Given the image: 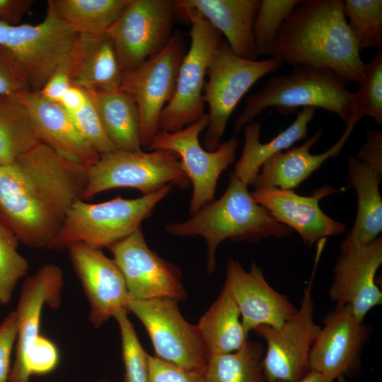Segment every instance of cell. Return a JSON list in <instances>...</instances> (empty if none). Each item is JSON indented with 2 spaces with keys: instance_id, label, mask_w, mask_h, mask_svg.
Wrapping results in <instances>:
<instances>
[{
  "instance_id": "7a4b0ae2",
  "label": "cell",
  "mask_w": 382,
  "mask_h": 382,
  "mask_svg": "<svg viewBox=\"0 0 382 382\" xmlns=\"http://www.w3.org/2000/svg\"><path fill=\"white\" fill-rule=\"evenodd\" d=\"M359 52L344 1L303 0L283 23L269 56L293 67L328 69L347 84L365 77L366 64Z\"/></svg>"
},
{
  "instance_id": "5bb4252c",
  "label": "cell",
  "mask_w": 382,
  "mask_h": 382,
  "mask_svg": "<svg viewBox=\"0 0 382 382\" xmlns=\"http://www.w3.org/2000/svg\"><path fill=\"white\" fill-rule=\"evenodd\" d=\"M174 1L131 0L108 32L123 72L161 51L172 37Z\"/></svg>"
},
{
  "instance_id": "52a82bcc",
  "label": "cell",
  "mask_w": 382,
  "mask_h": 382,
  "mask_svg": "<svg viewBox=\"0 0 382 382\" xmlns=\"http://www.w3.org/2000/svg\"><path fill=\"white\" fill-rule=\"evenodd\" d=\"M283 62L270 57L249 60L236 55L221 41L208 68L203 100L209 105L208 125L204 146L215 151L221 144L228 120L244 95L261 78L277 71Z\"/></svg>"
},
{
  "instance_id": "7c38bea8",
  "label": "cell",
  "mask_w": 382,
  "mask_h": 382,
  "mask_svg": "<svg viewBox=\"0 0 382 382\" xmlns=\"http://www.w3.org/2000/svg\"><path fill=\"white\" fill-rule=\"evenodd\" d=\"M185 54L183 37L177 33L158 53L136 69L123 72L119 90L138 108L141 146L145 149L158 132L161 113L174 95Z\"/></svg>"
},
{
  "instance_id": "6da1fadb",
  "label": "cell",
  "mask_w": 382,
  "mask_h": 382,
  "mask_svg": "<svg viewBox=\"0 0 382 382\" xmlns=\"http://www.w3.org/2000/svg\"><path fill=\"white\" fill-rule=\"evenodd\" d=\"M88 168L38 143L0 166V219L24 245L49 248L71 205L83 199Z\"/></svg>"
},
{
  "instance_id": "d590c367",
  "label": "cell",
  "mask_w": 382,
  "mask_h": 382,
  "mask_svg": "<svg viewBox=\"0 0 382 382\" xmlns=\"http://www.w3.org/2000/svg\"><path fill=\"white\" fill-rule=\"evenodd\" d=\"M127 311L122 310L114 317L117 321L121 334L125 382H148L149 354L143 349L127 317Z\"/></svg>"
},
{
  "instance_id": "9c48e42d",
  "label": "cell",
  "mask_w": 382,
  "mask_h": 382,
  "mask_svg": "<svg viewBox=\"0 0 382 382\" xmlns=\"http://www.w3.org/2000/svg\"><path fill=\"white\" fill-rule=\"evenodd\" d=\"M87 177L83 199L118 187L134 188L146 195L168 184L180 188L189 185L179 156L164 149L116 150L100 156L96 163L88 168Z\"/></svg>"
},
{
  "instance_id": "b9f144b4",
  "label": "cell",
  "mask_w": 382,
  "mask_h": 382,
  "mask_svg": "<svg viewBox=\"0 0 382 382\" xmlns=\"http://www.w3.org/2000/svg\"><path fill=\"white\" fill-rule=\"evenodd\" d=\"M70 69L71 58L69 54L61 62L38 93L47 100L58 103L66 90L71 86Z\"/></svg>"
},
{
  "instance_id": "8fae6325",
  "label": "cell",
  "mask_w": 382,
  "mask_h": 382,
  "mask_svg": "<svg viewBox=\"0 0 382 382\" xmlns=\"http://www.w3.org/2000/svg\"><path fill=\"white\" fill-rule=\"evenodd\" d=\"M208 115L183 129L168 132L158 131L146 151L164 149L175 152L193 187L190 202L192 215L214 200L216 187L221 173L236 159L239 141L236 137L221 143L213 151L204 149L199 141L200 133L207 128Z\"/></svg>"
},
{
  "instance_id": "f35d334b",
  "label": "cell",
  "mask_w": 382,
  "mask_h": 382,
  "mask_svg": "<svg viewBox=\"0 0 382 382\" xmlns=\"http://www.w3.org/2000/svg\"><path fill=\"white\" fill-rule=\"evenodd\" d=\"M148 382H206L204 372L186 369L156 356L148 357Z\"/></svg>"
},
{
  "instance_id": "9a60e30c",
  "label": "cell",
  "mask_w": 382,
  "mask_h": 382,
  "mask_svg": "<svg viewBox=\"0 0 382 382\" xmlns=\"http://www.w3.org/2000/svg\"><path fill=\"white\" fill-rule=\"evenodd\" d=\"M108 249L125 282L130 299L186 298L180 270L148 246L140 228Z\"/></svg>"
},
{
  "instance_id": "4fadbf2b",
  "label": "cell",
  "mask_w": 382,
  "mask_h": 382,
  "mask_svg": "<svg viewBox=\"0 0 382 382\" xmlns=\"http://www.w3.org/2000/svg\"><path fill=\"white\" fill-rule=\"evenodd\" d=\"M128 311L145 327L156 357L186 369L204 372L209 354L197 326L182 316L178 300L130 299Z\"/></svg>"
},
{
  "instance_id": "f1b7e54d",
  "label": "cell",
  "mask_w": 382,
  "mask_h": 382,
  "mask_svg": "<svg viewBox=\"0 0 382 382\" xmlns=\"http://www.w3.org/2000/svg\"><path fill=\"white\" fill-rule=\"evenodd\" d=\"M197 326L209 357L235 352L248 340L239 309L224 284Z\"/></svg>"
},
{
  "instance_id": "2e32d148",
  "label": "cell",
  "mask_w": 382,
  "mask_h": 382,
  "mask_svg": "<svg viewBox=\"0 0 382 382\" xmlns=\"http://www.w3.org/2000/svg\"><path fill=\"white\" fill-rule=\"evenodd\" d=\"M381 263V236L364 245L342 242L329 289L331 301L336 306H349L354 317L364 322L366 314L382 303V292L375 281Z\"/></svg>"
},
{
  "instance_id": "8992f818",
  "label": "cell",
  "mask_w": 382,
  "mask_h": 382,
  "mask_svg": "<svg viewBox=\"0 0 382 382\" xmlns=\"http://www.w3.org/2000/svg\"><path fill=\"white\" fill-rule=\"evenodd\" d=\"M78 35L47 9L42 22L10 25L0 20V46L11 54L26 89L40 92Z\"/></svg>"
},
{
  "instance_id": "cb8c5ba5",
  "label": "cell",
  "mask_w": 382,
  "mask_h": 382,
  "mask_svg": "<svg viewBox=\"0 0 382 382\" xmlns=\"http://www.w3.org/2000/svg\"><path fill=\"white\" fill-rule=\"evenodd\" d=\"M181 8L195 11L224 35L238 57L256 60L253 26L259 0H178Z\"/></svg>"
},
{
  "instance_id": "4dcf8cb0",
  "label": "cell",
  "mask_w": 382,
  "mask_h": 382,
  "mask_svg": "<svg viewBox=\"0 0 382 382\" xmlns=\"http://www.w3.org/2000/svg\"><path fill=\"white\" fill-rule=\"evenodd\" d=\"M264 349L247 340L239 349L209 357L204 375L206 382H267L262 360Z\"/></svg>"
},
{
  "instance_id": "7dc6e473",
  "label": "cell",
  "mask_w": 382,
  "mask_h": 382,
  "mask_svg": "<svg viewBox=\"0 0 382 382\" xmlns=\"http://www.w3.org/2000/svg\"><path fill=\"white\" fill-rule=\"evenodd\" d=\"M337 382H347L345 376H340L337 379Z\"/></svg>"
},
{
  "instance_id": "5b68a950",
  "label": "cell",
  "mask_w": 382,
  "mask_h": 382,
  "mask_svg": "<svg viewBox=\"0 0 382 382\" xmlns=\"http://www.w3.org/2000/svg\"><path fill=\"white\" fill-rule=\"evenodd\" d=\"M173 184L137 199L117 197L98 204L79 199L70 207L62 230L50 246L61 250L73 243L109 248L141 228Z\"/></svg>"
},
{
  "instance_id": "74e56055",
  "label": "cell",
  "mask_w": 382,
  "mask_h": 382,
  "mask_svg": "<svg viewBox=\"0 0 382 382\" xmlns=\"http://www.w3.org/2000/svg\"><path fill=\"white\" fill-rule=\"evenodd\" d=\"M69 115L83 140L100 156L117 150L107 136L88 96L84 105Z\"/></svg>"
},
{
  "instance_id": "4316f807",
  "label": "cell",
  "mask_w": 382,
  "mask_h": 382,
  "mask_svg": "<svg viewBox=\"0 0 382 382\" xmlns=\"http://www.w3.org/2000/svg\"><path fill=\"white\" fill-rule=\"evenodd\" d=\"M316 110L314 108L308 107L297 111L293 122L266 143L260 141V122L253 121L246 125L243 127L244 144L242 154L231 174L248 186L252 185L261 167L269 158L289 149L293 144L307 137L308 126L313 119Z\"/></svg>"
},
{
  "instance_id": "ac0fdd59",
  "label": "cell",
  "mask_w": 382,
  "mask_h": 382,
  "mask_svg": "<svg viewBox=\"0 0 382 382\" xmlns=\"http://www.w3.org/2000/svg\"><path fill=\"white\" fill-rule=\"evenodd\" d=\"M226 274L224 285L237 304L247 335L260 326L279 328L296 313L297 308L268 284L255 262L246 271L238 260L229 257Z\"/></svg>"
},
{
  "instance_id": "f6af8a7d",
  "label": "cell",
  "mask_w": 382,
  "mask_h": 382,
  "mask_svg": "<svg viewBox=\"0 0 382 382\" xmlns=\"http://www.w3.org/2000/svg\"><path fill=\"white\" fill-rule=\"evenodd\" d=\"M88 99L86 92L75 86H71L58 103L69 113H74L80 110Z\"/></svg>"
},
{
  "instance_id": "60d3db41",
  "label": "cell",
  "mask_w": 382,
  "mask_h": 382,
  "mask_svg": "<svg viewBox=\"0 0 382 382\" xmlns=\"http://www.w3.org/2000/svg\"><path fill=\"white\" fill-rule=\"evenodd\" d=\"M25 91L11 54L0 46V96H16Z\"/></svg>"
},
{
  "instance_id": "7bdbcfd3",
  "label": "cell",
  "mask_w": 382,
  "mask_h": 382,
  "mask_svg": "<svg viewBox=\"0 0 382 382\" xmlns=\"http://www.w3.org/2000/svg\"><path fill=\"white\" fill-rule=\"evenodd\" d=\"M366 141L357 152L355 158L363 161L382 174V132L369 130Z\"/></svg>"
},
{
  "instance_id": "7402d4cb",
  "label": "cell",
  "mask_w": 382,
  "mask_h": 382,
  "mask_svg": "<svg viewBox=\"0 0 382 382\" xmlns=\"http://www.w3.org/2000/svg\"><path fill=\"white\" fill-rule=\"evenodd\" d=\"M63 272L54 264L41 267L27 277L22 286L17 308V338L14 364L9 377L17 374L40 334V323L45 305L56 308L60 305Z\"/></svg>"
},
{
  "instance_id": "ffe728a7",
  "label": "cell",
  "mask_w": 382,
  "mask_h": 382,
  "mask_svg": "<svg viewBox=\"0 0 382 382\" xmlns=\"http://www.w3.org/2000/svg\"><path fill=\"white\" fill-rule=\"evenodd\" d=\"M367 338V328L358 320L348 306H336L323 320V325L309 354L310 370L333 382L350 374L359 362Z\"/></svg>"
},
{
  "instance_id": "ab89813d",
  "label": "cell",
  "mask_w": 382,
  "mask_h": 382,
  "mask_svg": "<svg viewBox=\"0 0 382 382\" xmlns=\"http://www.w3.org/2000/svg\"><path fill=\"white\" fill-rule=\"evenodd\" d=\"M17 318L11 312L0 324V382H8L11 352L17 338Z\"/></svg>"
},
{
  "instance_id": "836d02e7",
  "label": "cell",
  "mask_w": 382,
  "mask_h": 382,
  "mask_svg": "<svg viewBox=\"0 0 382 382\" xmlns=\"http://www.w3.org/2000/svg\"><path fill=\"white\" fill-rule=\"evenodd\" d=\"M301 0H260L253 26L257 56L270 54L286 19Z\"/></svg>"
},
{
  "instance_id": "1f68e13d",
  "label": "cell",
  "mask_w": 382,
  "mask_h": 382,
  "mask_svg": "<svg viewBox=\"0 0 382 382\" xmlns=\"http://www.w3.org/2000/svg\"><path fill=\"white\" fill-rule=\"evenodd\" d=\"M40 143L28 113L13 96H0V166Z\"/></svg>"
},
{
  "instance_id": "f546056e",
  "label": "cell",
  "mask_w": 382,
  "mask_h": 382,
  "mask_svg": "<svg viewBox=\"0 0 382 382\" xmlns=\"http://www.w3.org/2000/svg\"><path fill=\"white\" fill-rule=\"evenodd\" d=\"M131 0H50L47 9L78 35L106 33Z\"/></svg>"
},
{
  "instance_id": "d6986e66",
  "label": "cell",
  "mask_w": 382,
  "mask_h": 382,
  "mask_svg": "<svg viewBox=\"0 0 382 382\" xmlns=\"http://www.w3.org/2000/svg\"><path fill=\"white\" fill-rule=\"evenodd\" d=\"M345 189L325 185L311 195L303 196L293 190L264 187L255 189L251 195L277 221L296 231L303 243L310 247L321 239L345 231V224L328 216L319 205L323 198Z\"/></svg>"
},
{
  "instance_id": "484cf974",
  "label": "cell",
  "mask_w": 382,
  "mask_h": 382,
  "mask_svg": "<svg viewBox=\"0 0 382 382\" xmlns=\"http://www.w3.org/2000/svg\"><path fill=\"white\" fill-rule=\"evenodd\" d=\"M347 178L349 186L357 193V209L354 225L342 242L366 245L382 231V197L379 190L382 174L351 156L347 162Z\"/></svg>"
},
{
  "instance_id": "c3c4849f",
  "label": "cell",
  "mask_w": 382,
  "mask_h": 382,
  "mask_svg": "<svg viewBox=\"0 0 382 382\" xmlns=\"http://www.w3.org/2000/svg\"><path fill=\"white\" fill-rule=\"evenodd\" d=\"M99 382H108V381H99Z\"/></svg>"
},
{
  "instance_id": "ee69618b",
  "label": "cell",
  "mask_w": 382,
  "mask_h": 382,
  "mask_svg": "<svg viewBox=\"0 0 382 382\" xmlns=\"http://www.w3.org/2000/svg\"><path fill=\"white\" fill-rule=\"evenodd\" d=\"M33 3L30 0H0V20L12 25H19Z\"/></svg>"
},
{
  "instance_id": "603a6c76",
  "label": "cell",
  "mask_w": 382,
  "mask_h": 382,
  "mask_svg": "<svg viewBox=\"0 0 382 382\" xmlns=\"http://www.w3.org/2000/svg\"><path fill=\"white\" fill-rule=\"evenodd\" d=\"M360 119L359 116L354 115L340 138L323 153H310L311 148L323 134L321 127L300 146L274 154L264 163L252 186L254 189L277 187L293 190L297 187L328 159L337 156L341 152Z\"/></svg>"
},
{
  "instance_id": "d4e9b609",
  "label": "cell",
  "mask_w": 382,
  "mask_h": 382,
  "mask_svg": "<svg viewBox=\"0 0 382 382\" xmlns=\"http://www.w3.org/2000/svg\"><path fill=\"white\" fill-rule=\"evenodd\" d=\"M70 58L72 86L86 91L119 88L123 71L108 33L78 35Z\"/></svg>"
},
{
  "instance_id": "e575fe53",
  "label": "cell",
  "mask_w": 382,
  "mask_h": 382,
  "mask_svg": "<svg viewBox=\"0 0 382 382\" xmlns=\"http://www.w3.org/2000/svg\"><path fill=\"white\" fill-rule=\"evenodd\" d=\"M18 239L0 219V304L11 299L21 278L26 275L28 262L18 251Z\"/></svg>"
},
{
  "instance_id": "bcb514c9",
  "label": "cell",
  "mask_w": 382,
  "mask_h": 382,
  "mask_svg": "<svg viewBox=\"0 0 382 382\" xmlns=\"http://www.w3.org/2000/svg\"><path fill=\"white\" fill-rule=\"evenodd\" d=\"M299 382H332L323 374L310 370L308 373Z\"/></svg>"
},
{
  "instance_id": "30bf717a",
  "label": "cell",
  "mask_w": 382,
  "mask_h": 382,
  "mask_svg": "<svg viewBox=\"0 0 382 382\" xmlns=\"http://www.w3.org/2000/svg\"><path fill=\"white\" fill-rule=\"evenodd\" d=\"M325 244L318 241L311 277L296 313L279 328L260 326L253 330L266 342L262 366L267 382H299L310 371L309 354L320 328L314 320L312 288Z\"/></svg>"
},
{
  "instance_id": "d6a6232c",
  "label": "cell",
  "mask_w": 382,
  "mask_h": 382,
  "mask_svg": "<svg viewBox=\"0 0 382 382\" xmlns=\"http://www.w3.org/2000/svg\"><path fill=\"white\" fill-rule=\"evenodd\" d=\"M344 13L359 51L382 48L381 0H345Z\"/></svg>"
},
{
  "instance_id": "44dd1931",
  "label": "cell",
  "mask_w": 382,
  "mask_h": 382,
  "mask_svg": "<svg viewBox=\"0 0 382 382\" xmlns=\"http://www.w3.org/2000/svg\"><path fill=\"white\" fill-rule=\"evenodd\" d=\"M13 96L25 108L40 143L87 167L98 161L100 156L83 140L69 114L58 103L29 91Z\"/></svg>"
},
{
  "instance_id": "8d00e7d4",
  "label": "cell",
  "mask_w": 382,
  "mask_h": 382,
  "mask_svg": "<svg viewBox=\"0 0 382 382\" xmlns=\"http://www.w3.org/2000/svg\"><path fill=\"white\" fill-rule=\"evenodd\" d=\"M356 95L357 113L374 119L382 125V48L366 64L364 79L359 83Z\"/></svg>"
},
{
  "instance_id": "e0dca14e",
  "label": "cell",
  "mask_w": 382,
  "mask_h": 382,
  "mask_svg": "<svg viewBox=\"0 0 382 382\" xmlns=\"http://www.w3.org/2000/svg\"><path fill=\"white\" fill-rule=\"evenodd\" d=\"M70 260L90 303L89 320L98 328L130 300L123 276L113 259L101 248L83 243L66 247Z\"/></svg>"
},
{
  "instance_id": "ba28073f",
  "label": "cell",
  "mask_w": 382,
  "mask_h": 382,
  "mask_svg": "<svg viewBox=\"0 0 382 382\" xmlns=\"http://www.w3.org/2000/svg\"><path fill=\"white\" fill-rule=\"evenodd\" d=\"M175 11L190 22L191 43L179 68L174 95L160 115L158 131L168 132L180 130L205 114L204 79L222 35L195 11L176 6Z\"/></svg>"
},
{
  "instance_id": "3957f363",
  "label": "cell",
  "mask_w": 382,
  "mask_h": 382,
  "mask_svg": "<svg viewBox=\"0 0 382 382\" xmlns=\"http://www.w3.org/2000/svg\"><path fill=\"white\" fill-rule=\"evenodd\" d=\"M166 230L176 236L203 237L207 243L209 273L215 269L216 249L226 239L256 243L263 238H281L292 233L289 227L277 221L253 199L246 183L231 173L228 186L219 199L204 206L184 222L167 224Z\"/></svg>"
},
{
  "instance_id": "277c9868",
  "label": "cell",
  "mask_w": 382,
  "mask_h": 382,
  "mask_svg": "<svg viewBox=\"0 0 382 382\" xmlns=\"http://www.w3.org/2000/svg\"><path fill=\"white\" fill-rule=\"evenodd\" d=\"M308 107L335 114L346 125L357 113L355 92L349 91L335 73L328 69L299 66L289 74L271 77L251 95L236 120L233 130L239 132L267 108H276L285 116Z\"/></svg>"
},
{
  "instance_id": "83f0119b",
  "label": "cell",
  "mask_w": 382,
  "mask_h": 382,
  "mask_svg": "<svg viewBox=\"0 0 382 382\" xmlns=\"http://www.w3.org/2000/svg\"><path fill=\"white\" fill-rule=\"evenodd\" d=\"M104 130L117 150H141L140 118L134 102L118 89L88 91Z\"/></svg>"
}]
</instances>
